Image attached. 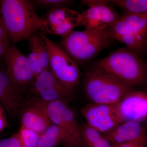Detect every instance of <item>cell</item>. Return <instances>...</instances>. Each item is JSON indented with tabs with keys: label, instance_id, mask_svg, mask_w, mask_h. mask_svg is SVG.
<instances>
[{
	"label": "cell",
	"instance_id": "6da1fadb",
	"mask_svg": "<svg viewBox=\"0 0 147 147\" xmlns=\"http://www.w3.org/2000/svg\"><path fill=\"white\" fill-rule=\"evenodd\" d=\"M0 13L13 45L38 32L44 31L47 23L35 11L32 1L1 0Z\"/></svg>",
	"mask_w": 147,
	"mask_h": 147
},
{
	"label": "cell",
	"instance_id": "7a4b0ae2",
	"mask_svg": "<svg viewBox=\"0 0 147 147\" xmlns=\"http://www.w3.org/2000/svg\"><path fill=\"white\" fill-rule=\"evenodd\" d=\"M94 67L129 86L144 84L147 69L139 55L127 47L118 48L98 60Z\"/></svg>",
	"mask_w": 147,
	"mask_h": 147
},
{
	"label": "cell",
	"instance_id": "3957f363",
	"mask_svg": "<svg viewBox=\"0 0 147 147\" xmlns=\"http://www.w3.org/2000/svg\"><path fill=\"white\" fill-rule=\"evenodd\" d=\"M83 88L92 103L106 104H117L133 90L132 86L94 66L85 74Z\"/></svg>",
	"mask_w": 147,
	"mask_h": 147
},
{
	"label": "cell",
	"instance_id": "277c9868",
	"mask_svg": "<svg viewBox=\"0 0 147 147\" xmlns=\"http://www.w3.org/2000/svg\"><path fill=\"white\" fill-rule=\"evenodd\" d=\"M113 40L104 31L85 30L72 31L63 37L59 44L78 65L95 57L108 47Z\"/></svg>",
	"mask_w": 147,
	"mask_h": 147
},
{
	"label": "cell",
	"instance_id": "5b68a950",
	"mask_svg": "<svg viewBox=\"0 0 147 147\" xmlns=\"http://www.w3.org/2000/svg\"><path fill=\"white\" fill-rule=\"evenodd\" d=\"M104 32L139 55L147 47V13H125Z\"/></svg>",
	"mask_w": 147,
	"mask_h": 147
},
{
	"label": "cell",
	"instance_id": "8992f818",
	"mask_svg": "<svg viewBox=\"0 0 147 147\" xmlns=\"http://www.w3.org/2000/svg\"><path fill=\"white\" fill-rule=\"evenodd\" d=\"M40 33L49 52L50 70L65 86L74 91L81 76L78 65L60 46Z\"/></svg>",
	"mask_w": 147,
	"mask_h": 147
},
{
	"label": "cell",
	"instance_id": "52a82bcc",
	"mask_svg": "<svg viewBox=\"0 0 147 147\" xmlns=\"http://www.w3.org/2000/svg\"><path fill=\"white\" fill-rule=\"evenodd\" d=\"M47 109L52 123L59 127L69 141L70 147H84L75 114L66 100H58L47 103Z\"/></svg>",
	"mask_w": 147,
	"mask_h": 147
},
{
	"label": "cell",
	"instance_id": "ba28073f",
	"mask_svg": "<svg viewBox=\"0 0 147 147\" xmlns=\"http://www.w3.org/2000/svg\"><path fill=\"white\" fill-rule=\"evenodd\" d=\"M86 123L102 134L108 133L122 123L117 104L91 102L82 108Z\"/></svg>",
	"mask_w": 147,
	"mask_h": 147
},
{
	"label": "cell",
	"instance_id": "9c48e42d",
	"mask_svg": "<svg viewBox=\"0 0 147 147\" xmlns=\"http://www.w3.org/2000/svg\"><path fill=\"white\" fill-rule=\"evenodd\" d=\"M4 63L11 80L22 91L26 92L36 80L27 57L13 45L5 55Z\"/></svg>",
	"mask_w": 147,
	"mask_h": 147
},
{
	"label": "cell",
	"instance_id": "30bf717a",
	"mask_svg": "<svg viewBox=\"0 0 147 147\" xmlns=\"http://www.w3.org/2000/svg\"><path fill=\"white\" fill-rule=\"evenodd\" d=\"M29 90L36 96L34 98L47 103L58 100H66L72 96L74 91L62 84L50 69L43 70L36 78Z\"/></svg>",
	"mask_w": 147,
	"mask_h": 147
},
{
	"label": "cell",
	"instance_id": "8fae6325",
	"mask_svg": "<svg viewBox=\"0 0 147 147\" xmlns=\"http://www.w3.org/2000/svg\"><path fill=\"white\" fill-rule=\"evenodd\" d=\"M80 15L78 11L66 7L53 9L44 18L47 25L43 31L47 34L65 36L80 26Z\"/></svg>",
	"mask_w": 147,
	"mask_h": 147
},
{
	"label": "cell",
	"instance_id": "7c38bea8",
	"mask_svg": "<svg viewBox=\"0 0 147 147\" xmlns=\"http://www.w3.org/2000/svg\"><path fill=\"white\" fill-rule=\"evenodd\" d=\"M21 126L41 134L52 124L47 109V102L34 98L26 102L20 113Z\"/></svg>",
	"mask_w": 147,
	"mask_h": 147
},
{
	"label": "cell",
	"instance_id": "4fadbf2b",
	"mask_svg": "<svg viewBox=\"0 0 147 147\" xmlns=\"http://www.w3.org/2000/svg\"><path fill=\"white\" fill-rule=\"evenodd\" d=\"M108 3L90 7L81 13L80 26L85 30L105 31L119 19L115 9Z\"/></svg>",
	"mask_w": 147,
	"mask_h": 147
},
{
	"label": "cell",
	"instance_id": "5bb4252c",
	"mask_svg": "<svg viewBox=\"0 0 147 147\" xmlns=\"http://www.w3.org/2000/svg\"><path fill=\"white\" fill-rule=\"evenodd\" d=\"M122 122L140 123L147 119V93L132 90L117 103Z\"/></svg>",
	"mask_w": 147,
	"mask_h": 147
},
{
	"label": "cell",
	"instance_id": "9a60e30c",
	"mask_svg": "<svg viewBox=\"0 0 147 147\" xmlns=\"http://www.w3.org/2000/svg\"><path fill=\"white\" fill-rule=\"evenodd\" d=\"M24 94L11 80L6 71L0 69V104L11 117L18 115L26 102Z\"/></svg>",
	"mask_w": 147,
	"mask_h": 147
},
{
	"label": "cell",
	"instance_id": "2e32d148",
	"mask_svg": "<svg viewBox=\"0 0 147 147\" xmlns=\"http://www.w3.org/2000/svg\"><path fill=\"white\" fill-rule=\"evenodd\" d=\"M103 135L112 144L132 142H147L144 130L140 123L137 122L122 123L113 130Z\"/></svg>",
	"mask_w": 147,
	"mask_h": 147
},
{
	"label": "cell",
	"instance_id": "e0dca14e",
	"mask_svg": "<svg viewBox=\"0 0 147 147\" xmlns=\"http://www.w3.org/2000/svg\"><path fill=\"white\" fill-rule=\"evenodd\" d=\"M70 147L68 137L61 129L52 123L40 136L37 147Z\"/></svg>",
	"mask_w": 147,
	"mask_h": 147
},
{
	"label": "cell",
	"instance_id": "ac0fdd59",
	"mask_svg": "<svg viewBox=\"0 0 147 147\" xmlns=\"http://www.w3.org/2000/svg\"><path fill=\"white\" fill-rule=\"evenodd\" d=\"M81 137L84 146L87 147H113L109 140L96 129L86 123L80 126Z\"/></svg>",
	"mask_w": 147,
	"mask_h": 147
},
{
	"label": "cell",
	"instance_id": "d6986e66",
	"mask_svg": "<svg viewBox=\"0 0 147 147\" xmlns=\"http://www.w3.org/2000/svg\"><path fill=\"white\" fill-rule=\"evenodd\" d=\"M29 45L34 48L44 70L50 69V55L45 40L40 33H36L28 38Z\"/></svg>",
	"mask_w": 147,
	"mask_h": 147
},
{
	"label": "cell",
	"instance_id": "ffe728a7",
	"mask_svg": "<svg viewBox=\"0 0 147 147\" xmlns=\"http://www.w3.org/2000/svg\"><path fill=\"white\" fill-rule=\"evenodd\" d=\"M112 2L123 11L124 14L147 13V0H115Z\"/></svg>",
	"mask_w": 147,
	"mask_h": 147
},
{
	"label": "cell",
	"instance_id": "44dd1931",
	"mask_svg": "<svg viewBox=\"0 0 147 147\" xmlns=\"http://www.w3.org/2000/svg\"><path fill=\"white\" fill-rule=\"evenodd\" d=\"M22 147H37L41 134L21 126L17 133Z\"/></svg>",
	"mask_w": 147,
	"mask_h": 147
},
{
	"label": "cell",
	"instance_id": "7402d4cb",
	"mask_svg": "<svg viewBox=\"0 0 147 147\" xmlns=\"http://www.w3.org/2000/svg\"><path fill=\"white\" fill-rule=\"evenodd\" d=\"M11 38L3 23L0 13V64L4 63L5 57L11 46Z\"/></svg>",
	"mask_w": 147,
	"mask_h": 147
},
{
	"label": "cell",
	"instance_id": "603a6c76",
	"mask_svg": "<svg viewBox=\"0 0 147 147\" xmlns=\"http://www.w3.org/2000/svg\"><path fill=\"white\" fill-rule=\"evenodd\" d=\"M30 66L36 78L44 70L38 55L34 48L29 45V53L28 57Z\"/></svg>",
	"mask_w": 147,
	"mask_h": 147
},
{
	"label": "cell",
	"instance_id": "cb8c5ba5",
	"mask_svg": "<svg viewBox=\"0 0 147 147\" xmlns=\"http://www.w3.org/2000/svg\"><path fill=\"white\" fill-rule=\"evenodd\" d=\"M71 2V1L67 0H36L32 1V3L39 6L51 7L53 9L63 7Z\"/></svg>",
	"mask_w": 147,
	"mask_h": 147
},
{
	"label": "cell",
	"instance_id": "d4e9b609",
	"mask_svg": "<svg viewBox=\"0 0 147 147\" xmlns=\"http://www.w3.org/2000/svg\"><path fill=\"white\" fill-rule=\"evenodd\" d=\"M0 147H22L17 134L12 137L0 139Z\"/></svg>",
	"mask_w": 147,
	"mask_h": 147
},
{
	"label": "cell",
	"instance_id": "484cf974",
	"mask_svg": "<svg viewBox=\"0 0 147 147\" xmlns=\"http://www.w3.org/2000/svg\"><path fill=\"white\" fill-rule=\"evenodd\" d=\"M113 144V147H146L147 142H132Z\"/></svg>",
	"mask_w": 147,
	"mask_h": 147
},
{
	"label": "cell",
	"instance_id": "4316f807",
	"mask_svg": "<svg viewBox=\"0 0 147 147\" xmlns=\"http://www.w3.org/2000/svg\"><path fill=\"white\" fill-rule=\"evenodd\" d=\"M7 125L5 110L0 104V132L2 131Z\"/></svg>",
	"mask_w": 147,
	"mask_h": 147
},
{
	"label": "cell",
	"instance_id": "83f0119b",
	"mask_svg": "<svg viewBox=\"0 0 147 147\" xmlns=\"http://www.w3.org/2000/svg\"><path fill=\"white\" fill-rule=\"evenodd\" d=\"M111 1H104V0H84L81 1V2L84 5L87 6L88 7L110 3Z\"/></svg>",
	"mask_w": 147,
	"mask_h": 147
}]
</instances>
